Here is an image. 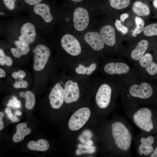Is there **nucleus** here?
<instances>
[{
    "instance_id": "nucleus-15",
    "label": "nucleus",
    "mask_w": 157,
    "mask_h": 157,
    "mask_svg": "<svg viewBox=\"0 0 157 157\" xmlns=\"http://www.w3.org/2000/svg\"><path fill=\"white\" fill-rule=\"evenodd\" d=\"M84 38L85 42L95 51H101L104 48V42L100 34L97 32H88L85 34Z\"/></svg>"
},
{
    "instance_id": "nucleus-34",
    "label": "nucleus",
    "mask_w": 157,
    "mask_h": 157,
    "mask_svg": "<svg viewBox=\"0 0 157 157\" xmlns=\"http://www.w3.org/2000/svg\"><path fill=\"white\" fill-rule=\"evenodd\" d=\"M13 61L11 58L9 56H6L5 65L8 66H10L12 65Z\"/></svg>"
},
{
    "instance_id": "nucleus-9",
    "label": "nucleus",
    "mask_w": 157,
    "mask_h": 157,
    "mask_svg": "<svg viewBox=\"0 0 157 157\" xmlns=\"http://www.w3.org/2000/svg\"><path fill=\"white\" fill-rule=\"evenodd\" d=\"M61 44L63 49L72 56H77L81 53L79 42L72 35L67 34L64 35L61 40Z\"/></svg>"
},
{
    "instance_id": "nucleus-42",
    "label": "nucleus",
    "mask_w": 157,
    "mask_h": 157,
    "mask_svg": "<svg viewBox=\"0 0 157 157\" xmlns=\"http://www.w3.org/2000/svg\"><path fill=\"white\" fill-rule=\"evenodd\" d=\"M12 76L15 79H17L19 78V76L17 72H15L12 74Z\"/></svg>"
},
{
    "instance_id": "nucleus-23",
    "label": "nucleus",
    "mask_w": 157,
    "mask_h": 157,
    "mask_svg": "<svg viewBox=\"0 0 157 157\" xmlns=\"http://www.w3.org/2000/svg\"><path fill=\"white\" fill-rule=\"evenodd\" d=\"M110 6L113 8L121 10L127 7L130 4V0H109Z\"/></svg>"
},
{
    "instance_id": "nucleus-38",
    "label": "nucleus",
    "mask_w": 157,
    "mask_h": 157,
    "mask_svg": "<svg viewBox=\"0 0 157 157\" xmlns=\"http://www.w3.org/2000/svg\"><path fill=\"white\" fill-rule=\"evenodd\" d=\"M150 157H157V146L155 148L153 151L150 155Z\"/></svg>"
},
{
    "instance_id": "nucleus-7",
    "label": "nucleus",
    "mask_w": 157,
    "mask_h": 157,
    "mask_svg": "<svg viewBox=\"0 0 157 157\" xmlns=\"http://www.w3.org/2000/svg\"><path fill=\"white\" fill-rule=\"evenodd\" d=\"M90 115V110L88 107H83L78 110L69 119L68 124L69 129L72 131L80 129L88 121Z\"/></svg>"
},
{
    "instance_id": "nucleus-46",
    "label": "nucleus",
    "mask_w": 157,
    "mask_h": 157,
    "mask_svg": "<svg viewBox=\"0 0 157 157\" xmlns=\"http://www.w3.org/2000/svg\"><path fill=\"white\" fill-rule=\"evenodd\" d=\"M72 1L75 2V3H78L79 2L83 0H71Z\"/></svg>"
},
{
    "instance_id": "nucleus-14",
    "label": "nucleus",
    "mask_w": 157,
    "mask_h": 157,
    "mask_svg": "<svg viewBox=\"0 0 157 157\" xmlns=\"http://www.w3.org/2000/svg\"><path fill=\"white\" fill-rule=\"evenodd\" d=\"M49 98L51 106L58 109L63 105L64 101V89L59 83H57L51 90Z\"/></svg>"
},
{
    "instance_id": "nucleus-2",
    "label": "nucleus",
    "mask_w": 157,
    "mask_h": 157,
    "mask_svg": "<svg viewBox=\"0 0 157 157\" xmlns=\"http://www.w3.org/2000/svg\"><path fill=\"white\" fill-rule=\"evenodd\" d=\"M154 86L148 81L140 79L130 84H122L120 94L122 106L149 104L154 97Z\"/></svg>"
},
{
    "instance_id": "nucleus-6",
    "label": "nucleus",
    "mask_w": 157,
    "mask_h": 157,
    "mask_svg": "<svg viewBox=\"0 0 157 157\" xmlns=\"http://www.w3.org/2000/svg\"><path fill=\"white\" fill-rule=\"evenodd\" d=\"M155 137L150 134L140 132L134 136L133 142L137 155L139 157H149L154 149Z\"/></svg>"
},
{
    "instance_id": "nucleus-18",
    "label": "nucleus",
    "mask_w": 157,
    "mask_h": 157,
    "mask_svg": "<svg viewBox=\"0 0 157 157\" xmlns=\"http://www.w3.org/2000/svg\"><path fill=\"white\" fill-rule=\"evenodd\" d=\"M16 131L13 137L15 142H18L23 140L26 135L31 132V129L27 127L26 123L23 122L18 124L16 127Z\"/></svg>"
},
{
    "instance_id": "nucleus-13",
    "label": "nucleus",
    "mask_w": 157,
    "mask_h": 157,
    "mask_svg": "<svg viewBox=\"0 0 157 157\" xmlns=\"http://www.w3.org/2000/svg\"><path fill=\"white\" fill-rule=\"evenodd\" d=\"M18 40L29 46L35 41L36 36L35 28L31 23L27 22L22 26Z\"/></svg>"
},
{
    "instance_id": "nucleus-26",
    "label": "nucleus",
    "mask_w": 157,
    "mask_h": 157,
    "mask_svg": "<svg viewBox=\"0 0 157 157\" xmlns=\"http://www.w3.org/2000/svg\"><path fill=\"white\" fill-rule=\"evenodd\" d=\"M144 35L147 36L157 35V23H154L147 25L143 31Z\"/></svg>"
},
{
    "instance_id": "nucleus-45",
    "label": "nucleus",
    "mask_w": 157,
    "mask_h": 157,
    "mask_svg": "<svg viewBox=\"0 0 157 157\" xmlns=\"http://www.w3.org/2000/svg\"><path fill=\"white\" fill-rule=\"evenodd\" d=\"M19 96L22 97H24L25 96V93L23 92H21L19 93Z\"/></svg>"
},
{
    "instance_id": "nucleus-28",
    "label": "nucleus",
    "mask_w": 157,
    "mask_h": 157,
    "mask_svg": "<svg viewBox=\"0 0 157 157\" xmlns=\"http://www.w3.org/2000/svg\"><path fill=\"white\" fill-rule=\"evenodd\" d=\"M7 105L13 108H19L21 107L20 101L17 100L16 97H13L12 99L9 101Z\"/></svg>"
},
{
    "instance_id": "nucleus-16",
    "label": "nucleus",
    "mask_w": 157,
    "mask_h": 157,
    "mask_svg": "<svg viewBox=\"0 0 157 157\" xmlns=\"http://www.w3.org/2000/svg\"><path fill=\"white\" fill-rule=\"evenodd\" d=\"M100 34L106 45L110 47L115 45L116 40L115 29L112 26L107 25L102 27L100 30Z\"/></svg>"
},
{
    "instance_id": "nucleus-27",
    "label": "nucleus",
    "mask_w": 157,
    "mask_h": 157,
    "mask_svg": "<svg viewBox=\"0 0 157 157\" xmlns=\"http://www.w3.org/2000/svg\"><path fill=\"white\" fill-rule=\"evenodd\" d=\"M28 85V83L26 81L19 78L18 80L16 81L13 87L16 88H25L27 87Z\"/></svg>"
},
{
    "instance_id": "nucleus-32",
    "label": "nucleus",
    "mask_w": 157,
    "mask_h": 157,
    "mask_svg": "<svg viewBox=\"0 0 157 157\" xmlns=\"http://www.w3.org/2000/svg\"><path fill=\"white\" fill-rule=\"evenodd\" d=\"M115 26L117 30L119 31H121L123 25L122 24L120 20L116 19L115 22Z\"/></svg>"
},
{
    "instance_id": "nucleus-12",
    "label": "nucleus",
    "mask_w": 157,
    "mask_h": 157,
    "mask_svg": "<svg viewBox=\"0 0 157 157\" xmlns=\"http://www.w3.org/2000/svg\"><path fill=\"white\" fill-rule=\"evenodd\" d=\"M64 101L66 104L76 102L80 97V90L78 83L69 80L66 82L64 89Z\"/></svg>"
},
{
    "instance_id": "nucleus-39",
    "label": "nucleus",
    "mask_w": 157,
    "mask_h": 157,
    "mask_svg": "<svg viewBox=\"0 0 157 157\" xmlns=\"http://www.w3.org/2000/svg\"><path fill=\"white\" fill-rule=\"evenodd\" d=\"M6 76V72L2 68L0 69V77L3 78Z\"/></svg>"
},
{
    "instance_id": "nucleus-17",
    "label": "nucleus",
    "mask_w": 157,
    "mask_h": 157,
    "mask_svg": "<svg viewBox=\"0 0 157 157\" xmlns=\"http://www.w3.org/2000/svg\"><path fill=\"white\" fill-rule=\"evenodd\" d=\"M33 11L37 15L40 16L44 22L50 23L53 20V17L51 13L49 7L44 3H40L34 6Z\"/></svg>"
},
{
    "instance_id": "nucleus-20",
    "label": "nucleus",
    "mask_w": 157,
    "mask_h": 157,
    "mask_svg": "<svg viewBox=\"0 0 157 157\" xmlns=\"http://www.w3.org/2000/svg\"><path fill=\"white\" fill-rule=\"evenodd\" d=\"M49 147V144L48 141L42 139L36 141L31 140L28 142L27 145V147L29 149L41 151H47Z\"/></svg>"
},
{
    "instance_id": "nucleus-35",
    "label": "nucleus",
    "mask_w": 157,
    "mask_h": 157,
    "mask_svg": "<svg viewBox=\"0 0 157 157\" xmlns=\"http://www.w3.org/2000/svg\"><path fill=\"white\" fill-rule=\"evenodd\" d=\"M5 112L8 116L9 119H11L13 116L11 109L9 107H7L5 109Z\"/></svg>"
},
{
    "instance_id": "nucleus-31",
    "label": "nucleus",
    "mask_w": 157,
    "mask_h": 157,
    "mask_svg": "<svg viewBox=\"0 0 157 157\" xmlns=\"http://www.w3.org/2000/svg\"><path fill=\"white\" fill-rule=\"evenodd\" d=\"M24 1L28 4L31 5L35 6L39 4L41 1L42 0H24Z\"/></svg>"
},
{
    "instance_id": "nucleus-40",
    "label": "nucleus",
    "mask_w": 157,
    "mask_h": 157,
    "mask_svg": "<svg viewBox=\"0 0 157 157\" xmlns=\"http://www.w3.org/2000/svg\"><path fill=\"white\" fill-rule=\"evenodd\" d=\"M128 31V28L123 25L121 31L123 34H126Z\"/></svg>"
},
{
    "instance_id": "nucleus-29",
    "label": "nucleus",
    "mask_w": 157,
    "mask_h": 157,
    "mask_svg": "<svg viewBox=\"0 0 157 157\" xmlns=\"http://www.w3.org/2000/svg\"><path fill=\"white\" fill-rule=\"evenodd\" d=\"M4 4L6 8L10 10L14 9L15 2L17 0H3Z\"/></svg>"
},
{
    "instance_id": "nucleus-37",
    "label": "nucleus",
    "mask_w": 157,
    "mask_h": 157,
    "mask_svg": "<svg viewBox=\"0 0 157 157\" xmlns=\"http://www.w3.org/2000/svg\"><path fill=\"white\" fill-rule=\"evenodd\" d=\"M19 78L23 79L26 76L25 72L23 70H20L17 72Z\"/></svg>"
},
{
    "instance_id": "nucleus-19",
    "label": "nucleus",
    "mask_w": 157,
    "mask_h": 157,
    "mask_svg": "<svg viewBox=\"0 0 157 157\" xmlns=\"http://www.w3.org/2000/svg\"><path fill=\"white\" fill-rule=\"evenodd\" d=\"M14 43L16 47L11 48L10 51L15 57L19 58L28 53L30 49L26 44L19 40H15Z\"/></svg>"
},
{
    "instance_id": "nucleus-36",
    "label": "nucleus",
    "mask_w": 157,
    "mask_h": 157,
    "mask_svg": "<svg viewBox=\"0 0 157 157\" xmlns=\"http://www.w3.org/2000/svg\"><path fill=\"white\" fill-rule=\"evenodd\" d=\"M129 17V14L127 13H124L122 14L120 16V20L123 23L124 22L125 20Z\"/></svg>"
},
{
    "instance_id": "nucleus-3",
    "label": "nucleus",
    "mask_w": 157,
    "mask_h": 157,
    "mask_svg": "<svg viewBox=\"0 0 157 157\" xmlns=\"http://www.w3.org/2000/svg\"><path fill=\"white\" fill-rule=\"evenodd\" d=\"M103 70L106 74L114 78L115 81L123 85L141 79L134 67L121 59L106 63L103 66Z\"/></svg>"
},
{
    "instance_id": "nucleus-41",
    "label": "nucleus",
    "mask_w": 157,
    "mask_h": 157,
    "mask_svg": "<svg viewBox=\"0 0 157 157\" xmlns=\"http://www.w3.org/2000/svg\"><path fill=\"white\" fill-rule=\"evenodd\" d=\"M11 120L12 122H18L19 121V118L15 116H13Z\"/></svg>"
},
{
    "instance_id": "nucleus-21",
    "label": "nucleus",
    "mask_w": 157,
    "mask_h": 157,
    "mask_svg": "<svg viewBox=\"0 0 157 157\" xmlns=\"http://www.w3.org/2000/svg\"><path fill=\"white\" fill-rule=\"evenodd\" d=\"M132 10L135 14L140 17L148 16L150 13L148 6L140 1H136L134 3Z\"/></svg>"
},
{
    "instance_id": "nucleus-11",
    "label": "nucleus",
    "mask_w": 157,
    "mask_h": 157,
    "mask_svg": "<svg viewBox=\"0 0 157 157\" xmlns=\"http://www.w3.org/2000/svg\"><path fill=\"white\" fill-rule=\"evenodd\" d=\"M149 46L148 41L145 39L138 42L126 55L131 62L134 64L147 53Z\"/></svg>"
},
{
    "instance_id": "nucleus-25",
    "label": "nucleus",
    "mask_w": 157,
    "mask_h": 157,
    "mask_svg": "<svg viewBox=\"0 0 157 157\" xmlns=\"http://www.w3.org/2000/svg\"><path fill=\"white\" fill-rule=\"evenodd\" d=\"M25 106L28 109H32L35 104V99L34 94L30 91H27L25 93Z\"/></svg>"
},
{
    "instance_id": "nucleus-24",
    "label": "nucleus",
    "mask_w": 157,
    "mask_h": 157,
    "mask_svg": "<svg viewBox=\"0 0 157 157\" xmlns=\"http://www.w3.org/2000/svg\"><path fill=\"white\" fill-rule=\"evenodd\" d=\"M135 22L136 27L132 33V35L133 37H135L137 35L140 34L143 31L145 24L144 20L139 17H135Z\"/></svg>"
},
{
    "instance_id": "nucleus-5",
    "label": "nucleus",
    "mask_w": 157,
    "mask_h": 157,
    "mask_svg": "<svg viewBox=\"0 0 157 157\" xmlns=\"http://www.w3.org/2000/svg\"><path fill=\"white\" fill-rule=\"evenodd\" d=\"M137 75L141 79L148 81L157 75V63L150 53H147L138 62L133 64Z\"/></svg>"
},
{
    "instance_id": "nucleus-4",
    "label": "nucleus",
    "mask_w": 157,
    "mask_h": 157,
    "mask_svg": "<svg viewBox=\"0 0 157 157\" xmlns=\"http://www.w3.org/2000/svg\"><path fill=\"white\" fill-rule=\"evenodd\" d=\"M106 82L99 87L95 96V101L98 107L106 110L115 103L120 95L122 84L115 81L113 84Z\"/></svg>"
},
{
    "instance_id": "nucleus-8",
    "label": "nucleus",
    "mask_w": 157,
    "mask_h": 157,
    "mask_svg": "<svg viewBox=\"0 0 157 157\" xmlns=\"http://www.w3.org/2000/svg\"><path fill=\"white\" fill-rule=\"evenodd\" d=\"M33 51L35 54L33 69L36 71H41L47 62L51 54L50 50L46 46L40 44L37 46Z\"/></svg>"
},
{
    "instance_id": "nucleus-33",
    "label": "nucleus",
    "mask_w": 157,
    "mask_h": 157,
    "mask_svg": "<svg viewBox=\"0 0 157 157\" xmlns=\"http://www.w3.org/2000/svg\"><path fill=\"white\" fill-rule=\"evenodd\" d=\"M4 116V113L2 112H0V131L3 130L4 127L3 119Z\"/></svg>"
},
{
    "instance_id": "nucleus-30",
    "label": "nucleus",
    "mask_w": 157,
    "mask_h": 157,
    "mask_svg": "<svg viewBox=\"0 0 157 157\" xmlns=\"http://www.w3.org/2000/svg\"><path fill=\"white\" fill-rule=\"evenodd\" d=\"M6 56L3 50L0 49V64L3 65H5Z\"/></svg>"
},
{
    "instance_id": "nucleus-22",
    "label": "nucleus",
    "mask_w": 157,
    "mask_h": 157,
    "mask_svg": "<svg viewBox=\"0 0 157 157\" xmlns=\"http://www.w3.org/2000/svg\"><path fill=\"white\" fill-rule=\"evenodd\" d=\"M96 64L95 63L92 64L88 67H85L82 64H79L78 67L76 68L75 71L76 73L79 74L89 75L96 69Z\"/></svg>"
},
{
    "instance_id": "nucleus-47",
    "label": "nucleus",
    "mask_w": 157,
    "mask_h": 157,
    "mask_svg": "<svg viewBox=\"0 0 157 157\" xmlns=\"http://www.w3.org/2000/svg\"><path fill=\"white\" fill-rule=\"evenodd\" d=\"M3 13L2 12H1V13H0V15H3Z\"/></svg>"
},
{
    "instance_id": "nucleus-43",
    "label": "nucleus",
    "mask_w": 157,
    "mask_h": 157,
    "mask_svg": "<svg viewBox=\"0 0 157 157\" xmlns=\"http://www.w3.org/2000/svg\"><path fill=\"white\" fill-rule=\"evenodd\" d=\"M154 6L157 9V0H154L153 2Z\"/></svg>"
},
{
    "instance_id": "nucleus-44",
    "label": "nucleus",
    "mask_w": 157,
    "mask_h": 157,
    "mask_svg": "<svg viewBox=\"0 0 157 157\" xmlns=\"http://www.w3.org/2000/svg\"><path fill=\"white\" fill-rule=\"evenodd\" d=\"M15 115L17 116H20L22 115V113L21 111L17 110L15 112Z\"/></svg>"
},
{
    "instance_id": "nucleus-1",
    "label": "nucleus",
    "mask_w": 157,
    "mask_h": 157,
    "mask_svg": "<svg viewBox=\"0 0 157 157\" xmlns=\"http://www.w3.org/2000/svg\"><path fill=\"white\" fill-rule=\"evenodd\" d=\"M114 118L110 125L111 147L113 153L119 157L131 156L134 136L132 127L121 115H116Z\"/></svg>"
},
{
    "instance_id": "nucleus-48",
    "label": "nucleus",
    "mask_w": 157,
    "mask_h": 157,
    "mask_svg": "<svg viewBox=\"0 0 157 157\" xmlns=\"http://www.w3.org/2000/svg\"></svg>"
},
{
    "instance_id": "nucleus-10",
    "label": "nucleus",
    "mask_w": 157,
    "mask_h": 157,
    "mask_svg": "<svg viewBox=\"0 0 157 157\" xmlns=\"http://www.w3.org/2000/svg\"><path fill=\"white\" fill-rule=\"evenodd\" d=\"M89 17L88 11L82 7H78L74 10L73 15V22L75 29L81 31L88 26Z\"/></svg>"
}]
</instances>
